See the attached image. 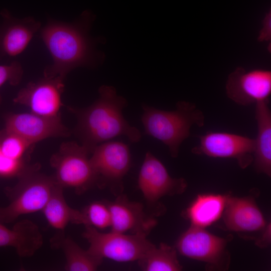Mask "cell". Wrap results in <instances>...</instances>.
<instances>
[{"mask_svg":"<svg viewBox=\"0 0 271 271\" xmlns=\"http://www.w3.org/2000/svg\"><path fill=\"white\" fill-rule=\"evenodd\" d=\"M94 15L84 11L75 22L69 23L50 20L40 29V36L49 52L52 62L44 70V76H58L65 80L73 69L93 67L103 59L89 35Z\"/></svg>","mask_w":271,"mask_h":271,"instance_id":"obj_1","label":"cell"},{"mask_svg":"<svg viewBox=\"0 0 271 271\" xmlns=\"http://www.w3.org/2000/svg\"><path fill=\"white\" fill-rule=\"evenodd\" d=\"M98 93V98L87 107L67 106L76 118L72 133L81 145L91 154L98 145L117 136H124L133 143L139 142L140 131L131 126L122 113L127 105L126 100L111 86H100Z\"/></svg>","mask_w":271,"mask_h":271,"instance_id":"obj_2","label":"cell"},{"mask_svg":"<svg viewBox=\"0 0 271 271\" xmlns=\"http://www.w3.org/2000/svg\"><path fill=\"white\" fill-rule=\"evenodd\" d=\"M176 106L166 111L144 104L141 118L145 134L166 145L173 158L178 157L182 143L190 136L191 127L205 124V115L195 103L182 100Z\"/></svg>","mask_w":271,"mask_h":271,"instance_id":"obj_3","label":"cell"},{"mask_svg":"<svg viewBox=\"0 0 271 271\" xmlns=\"http://www.w3.org/2000/svg\"><path fill=\"white\" fill-rule=\"evenodd\" d=\"M38 163L29 164L5 193L10 203L0 207V222L10 223L21 215L42 211L59 184L54 175L40 172Z\"/></svg>","mask_w":271,"mask_h":271,"instance_id":"obj_4","label":"cell"},{"mask_svg":"<svg viewBox=\"0 0 271 271\" xmlns=\"http://www.w3.org/2000/svg\"><path fill=\"white\" fill-rule=\"evenodd\" d=\"M89 155L83 146L76 142L62 143L50 159L57 183L63 188L74 189L78 194L95 186L99 187L98 177Z\"/></svg>","mask_w":271,"mask_h":271,"instance_id":"obj_5","label":"cell"},{"mask_svg":"<svg viewBox=\"0 0 271 271\" xmlns=\"http://www.w3.org/2000/svg\"><path fill=\"white\" fill-rule=\"evenodd\" d=\"M148 235L137 233L126 234L111 231L102 233L91 226H85L82 236L89 243L88 250L102 258L118 262L139 260L154 244Z\"/></svg>","mask_w":271,"mask_h":271,"instance_id":"obj_6","label":"cell"},{"mask_svg":"<svg viewBox=\"0 0 271 271\" xmlns=\"http://www.w3.org/2000/svg\"><path fill=\"white\" fill-rule=\"evenodd\" d=\"M91 154L99 187L108 186L115 193L122 192L123 179L131 164L128 147L119 142H106L98 145Z\"/></svg>","mask_w":271,"mask_h":271,"instance_id":"obj_7","label":"cell"},{"mask_svg":"<svg viewBox=\"0 0 271 271\" xmlns=\"http://www.w3.org/2000/svg\"><path fill=\"white\" fill-rule=\"evenodd\" d=\"M199 143L191 149L196 155L212 158H233L245 169L253 163L255 139L225 132L208 131L198 136Z\"/></svg>","mask_w":271,"mask_h":271,"instance_id":"obj_8","label":"cell"},{"mask_svg":"<svg viewBox=\"0 0 271 271\" xmlns=\"http://www.w3.org/2000/svg\"><path fill=\"white\" fill-rule=\"evenodd\" d=\"M64 88V79L61 77L44 76L21 89L13 101L27 106L32 113L48 117L58 116L63 105Z\"/></svg>","mask_w":271,"mask_h":271,"instance_id":"obj_9","label":"cell"},{"mask_svg":"<svg viewBox=\"0 0 271 271\" xmlns=\"http://www.w3.org/2000/svg\"><path fill=\"white\" fill-rule=\"evenodd\" d=\"M138 182L144 198L151 205H156L164 196L182 194L187 187L185 179L172 178L163 164L150 152L146 154Z\"/></svg>","mask_w":271,"mask_h":271,"instance_id":"obj_10","label":"cell"},{"mask_svg":"<svg viewBox=\"0 0 271 271\" xmlns=\"http://www.w3.org/2000/svg\"><path fill=\"white\" fill-rule=\"evenodd\" d=\"M228 241L204 228L191 225L178 238L176 248L183 256L220 267L229 258L226 249Z\"/></svg>","mask_w":271,"mask_h":271,"instance_id":"obj_11","label":"cell"},{"mask_svg":"<svg viewBox=\"0 0 271 271\" xmlns=\"http://www.w3.org/2000/svg\"><path fill=\"white\" fill-rule=\"evenodd\" d=\"M5 129L15 133L32 145L50 138L70 136V130L62 122L61 114L44 116L30 112L10 113L4 118Z\"/></svg>","mask_w":271,"mask_h":271,"instance_id":"obj_12","label":"cell"},{"mask_svg":"<svg viewBox=\"0 0 271 271\" xmlns=\"http://www.w3.org/2000/svg\"><path fill=\"white\" fill-rule=\"evenodd\" d=\"M225 90L227 96L240 105L248 106L269 100L271 71L263 69L247 71L238 67L228 75Z\"/></svg>","mask_w":271,"mask_h":271,"instance_id":"obj_13","label":"cell"},{"mask_svg":"<svg viewBox=\"0 0 271 271\" xmlns=\"http://www.w3.org/2000/svg\"><path fill=\"white\" fill-rule=\"evenodd\" d=\"M106 201L111 215V231L148 235L157 225V220L145 212L143 204L131 201L124 195L113 201Z\"/></svg>","mask_w":271,"mask_h":271,"instance_id":"obj_14","label":"cell"},{"mask_svg":"<svg viewBox=\"0 0 271 271\" xmlns=\"http://www.w3.org/2000/svg\"><path fill=\"white\" fill-rule=\"evenodd\" d=\"M1 15L3 23L0 27V55L17 56L40 30L41 23L32 17L15 18L7 9H3Z\"/></svg>","mask_w":271,"mask_h":271,"instance_id":"obj_15","label":"cell"},{"mask_svg":"<svg viewBox=\"0 0 271 271\" xmlns=\"http://www.w3.org/2000/svg\"><path fill=\"white\" fill-rule=\"evenodd\" d=\"M229 230L253 232L266 228L265 219L252 197H235L228 195L222 215Z\"/></svg>","mask_w":271,"mask_h":271,"instance_id":"obj_16","label":"cell"},{"mask_svg":"<svg viewBox=\"0 0 271 271\" xmlns=\"http://www.w3.org/2000/svg\"><path fill=\"white\" fill-rule=\"evenodd\" d=\"M43 244V237L38 226L25 219L16 223L12 229L0 223V247H14L22 257H30Z\"/></svg>","mask_w":271,"mask_h":271,"instance_id":"obj_17","label":"cell"},{"mask_svg":"<svg viewBox=\"0 0 271 271\" xmlns=\"http://www.w3.org/2000/svg\"><path fill=\"white\" fill-rule=\"evenodd\" d=\"M269 100L255 103L257 132L255 139L253 165L257 173L271 176V111Z\"/></svg>","mask_w":271,"mask_h":271,"instance_id":"obj_18","label":"cell"},{"mask_svg":"<svg viewBox=\"0 0 271 271\" xmlns=\"http://www.w3.org/2000/svg\"><path fill=\"white\" fill-rule=\"evenodd\" d=\"M51 245L61 249L65 259L64 269L68 271L96 270L101 264L103 258L82 248L64 231H59L51 239Z\"/></svg>","mask_w":271,"mask_h":271,"instance_id":"obj_19","label":"cell"},{"mask_svg":"<svg viewBox=\"0 0 271 271\" xmlns=\"http://www.w3.org/2000/svg\"><path fill=\"white\" fill-rule=\"evenodd\" d=\"M228 195L200 194L186 209L185 215L191 225L205 228L222 217Z\"/></svg>","mask_w":271,"mask_h":271,"instance_id":"obj_20","label":"cell"},{"mask_svg":"<svg viewBox=\"0 0 271 271\" xmlns=\"http://www.w3.org/2000/svg\"><path fill=\"white\" fill-rule=\"evenodd\" d=\"M63 188L59 184L56 187L42 210L49 225L59 231H64L69 223L83 224L81 211L71 208L67 203Z\"/></svg>","mask_w":271,"mask_h":271,"instance_id":"obj_21","label":"cell"},{"mask_svg":"<svg viewBox=\"0 0 271 271\" xmlns=\"http://www.w3.org/2000/svg\"><path fill=\"white\" fill-rule=\"evenodd\" d=\"M140 268L145 271H179L182 269L176 249L161 243L154 245L138 260Z\"/></svg>","mask_w":271,"mask_h":271,"instance_id":"obj_22","label":"cell"},{"mask_svg":"<svg viewBox=\"0 0 271 271\" xmlns=\"http://www.w3.org/2000/svg\"><path fill=\"white\" fill-rule=\"evenodd\" d=\"M34 145L21 136L7 131H0V151L6 158L16 160H30Z\"/></svg>","mask_w":271,"mask_h":271,"instance_id":"obj_23","label":"cell"},{"mask_svg":"<svg viewBox=\"0 0 271 271\" xmlns=\"http://www.w3.org/2000/svg\"><path fill=\"white\" fill-rule=\"evenodd\" d=\"M81 212L84 226L103 229L111 225L110 212L106 201L92 202Z\"/></svg>","mask_w":271,"mask_h":271,"instance_id":"obj_24","label":"cell"},{"mask_svg":"<svg viewBox=\"0 0 271 271\" xmlns=\"http://www.w3.org/2000/svg\"><path fill=\"white\" fill-rule=\"evenodd\" d=\"M23 75V67L18 61H13L8 65H0V88L7 82L13 86L18 85L22 79ZM2 100L0 93V104Z\"/></svg>","mask_w":271,"mask_h":271,"instance_id":"obj_25","label":"cell"},{"mask_svg":"<svg viewBox=\"0 0 271 271\" xmlns=\"http://www.w3.org/2000/svg\"><path fill=\"white\" fill-rule=\"evenodd\" d=\"M23 168V163L6 158L0 151V176L5 178L17 177Z\"/></svg>","mask_w":271,"mask_h":271,"instance_id":"obj_26","label":"cell"},{"mask_svg":"<svg viewBox=\"0 0 271 271\" xmlns=\"http://www.w3.org/2000/svg\"><path fill=\"white\" fill-rule=\"evenodd\" d=\"M271 39V12L266 14L262 21V27L260 30L257 40L259 42L268 41Z\"/></svg>","mask_w":271,"mask_h":271,"instance_id":"obj_27","label":"cell"}]
</instances>
